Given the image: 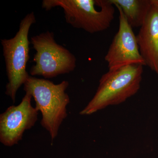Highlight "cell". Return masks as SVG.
Masks as SVG:
<instances>
[{
	"mask_svg": "<svg viewBox=\"0 0 158 158\" xmlns=\"http://www.w3.org/2000/svg\"><path fill=\"white\" fill-rule=\"evenodd\" d=\"M119 12V27L105 57L109 70L139 64L145 65L139 50L137 37L129 24L121 9L116 7Z\"/></svg>",
	"mask_w": 158,
	"mask_h": 158,
	"instance_id": "obj_7",
	"label": "cell"
},
{
	"mask_svg": "<svg viewBox=\"0 0 158 158\" xmlns=\"http://www.w3.org/2000/svg\"><path fill=\"white\" fill-rule=\"evenodd\" d=\"M143 73V65L139 64L109 70L102 76L96 93L80 114L91 115L108 106L123 102L139 90Z\"/></svg>",
	"mask_w": 158,
	"mask_h": 158,
	"instance_id": "obj_2",
	"label": "cell"
},
{
	"mask_svg": "<svg viewBox=\"0 0 158 158\" xmlns=\"http://www.w3.org/2000/svg\"><path fill=\"white\" fill-rule=\"evenodd\" d=\"M32 98L26 93L19 105L9 107L0 115V141L5 146L17 144L37 121L39 111L32 106Z\"/></svg>",
	"mask_w": 158,
	"mask_h": 158,
	"instance_id": "obj_6",
	"label": "cell"
},
{
	"mask_svg": "<svg viewBox=\"0 0 158 158\" xmlns=\"http://www.w3.org/2000/svg\"><path fill=\"white\" fill-rule=\"evenodd\" d=\"M31 43L36 51L33 59L35 64L30 71L31 76H41L45 79L52 78L75 69L76 58L56 42L53 32L47 31L33 36Z\"/></svg>",
	"mask_w": 158,
	"mask_h": 158,
	"instance_id": "obj_5",
	"label": "cell"
},
{
	"mask_svg": "<svg viewBox=\"0 0 158 158\" xmlns=\"http://www.w3.org/2000/svg\"><path fill=\"white\" fill-rule=\"evenodd\" d=\"M69 86L67 81L56 85L49 80L31 76L24 84V90L32 95L35 108L41 112L40 124L49 133L52 141L58 135L59 127L67 116L66 107L70 99L65 90Z\"/></svg>",
	"mask_w": 158,
	"mask_h": 158,
	"instance_id": "obj_1",
	"label": "cell"
},
{
	"mask_svg": "<svg viewBox=\"0 0 158 158\" xmlns=\"http://www.w3.org/2000/svg\"><path fill=\"white\" fill-rule=\"evenodd\" d=\"M63 10L65 21L76 28L90 33L110 27L114 19L115 8L110 0H44L47 11L56 7Z\"/></svg>",
	"mask_w": 158,
	"mask_h": 158,
	"instance_id": "obj_3",
	"label": "cell"
},
{
	"mask_svg": "<svg viewBox=\"0 0 158 158\" xmlns=\"http://www.w3.org/2000/svg\"><path fill=\"white\" fill-rule=\"evenodd\" d=\"M114 6L121 9L129 24L132 28L141 27L143 24L152 0H110Z\"/></svg>",
	"mask_w": 158,
	"mask_h": 158,
	"instance_id": "obj_9",
	"label": "cell"
},
{
	"mask_svg": "<svg viewBox=\"0 0 158 158\" xmlns=\"http://www.w3.org/2000/svg\"><path fill=\"white\" fill-rule=\"evenodd\" d=\"M36 21L34 12L29 13L22 20L19 31L14 37L1 40L8 80L6 94L14 103L18 90L30 76L26 70L30 58L29 33Z\"/></svg>",
	"mask_w": 158,
	"mask_h": 158,
	"instance_id": "obj_4",
	"label": "cell"
},
{
	"mask_svg": "<svg viewBox=\"0 0 158 158\" xmlns=\"http://www.w3.org/2000/svg\"><path fill=\"white\" fill-rule=\"evenodd\" d=\"M136 37L145 65L158 74V0H152L148 15Z\"/></svg>",
	"mask_w": 158,
	"mask_h": 158,
	"instance_id": "obj_8",
	"label": "cell"
}]
</instances>
